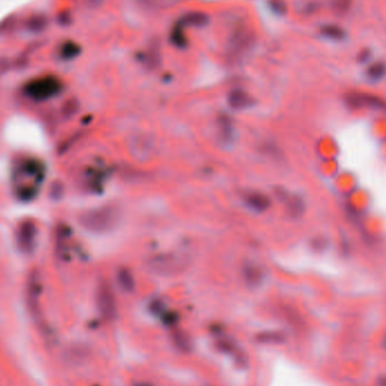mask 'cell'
<instances>
[{
    "label": "cell",
    "instance_id": "1",
    "mask_svg": "<svg viewBox=\"0 0 386 386\" xmlns=\"http://www.w3.org/2000/svg\"><path fill=\"white\" fill-rule=\"evenodd\" d=\"M185 261L175 254H158L148 261V268L156 273H177L184 269Z\"/></svg>",
    "mask_w": 386,
    "mask_h": 386
},
{
    "label": "cell",
    "instance_id": "2",
    "mask_svg": "<svg viewBox=\"0 0 386 386\" xmlns=\"http://www.w3.org/2000/svg\"><path fill=\"white\" fill-rule=\"evenodd\" d=\"M119 209L113 207H104L94 212L88 218L91 226L98 230H107L112 228L119 222Z\"/></svg>",
    "mask_w": 386,
    "mask_h": 386
},
{
    "label": "cell",
    "instance_id": "3",
    "mask_svg": "<svg viewBox=\"0 0 386 386\" xmlns=\"http://www.w3.org/2000/svg\"><path fill=\"white\" fill-rule=\"evenodd\" d=\"M62 87L61 82L54 76H48L34 80L27 85V91L33 95L54 94Z\"/></svg>",
    "mask_w": 386,
    "mask_h": 386
},
{
    "label": "cell",
    "instance_id": "4",
    "mask_svg": "<svg viewBox=\"0 0 386 386\" xmlns=\"http://www.w3.org/2000/svg\"><path fill=\"white\" fill-rule=\"evenodd\" d=\"M50 25V18L46 13L35 12L25 18L22 26L29 34H41L47 31Z\"/></svg>",
    "mask_w": 386,
    "mask_h": 386
},
{
    "label": "cell",
    "instance_id": "5",
    "mask_svg": "<svg viewBox=\"0 0 386 386\" xmlns=\"http://www.w3.org/2000/svg\"><path fill=\"white\" fill-rule=\"evenodd\" d=\"M244 202L255 213H264L271 205V200L267 194L259 191H249L244 194Z\"/></svg>",
    "mask_w": 386,
    "mask_h": 386
},
{
    "label": "cell",
    "instance_id": "6",
    "mask_svg": "<svg viewBox=\"0 0 386 386\" xmlns=\"http://www.w3.org/2000/svg\"><path fill=\"white\" fill-rule=\"evenodd\" d=\"M82 46L74 40H63L57 47V56L62 61H70L76 59L82 53Z\"/></svg>",
    "mask_w": 386,
    "mask_h": 386
},
{
    "label": "cell",
    "instance_id": "7",
    "mask_svg": "<svg viewBox=\"0 0 386 386\" xmlns=\"http://www.w3.org/2000/svg\"><path fill=\"white\" fill-rule=\"evenodd\" d=\"M228 104L232 109L240 111V110H245L252 107L254 104V99L248 92H245L240 88H236L229 92Z\"/></svg>",
    "mask_w": 386,
    "mask_h": 386
},
{
    "label": "cell",
    "instance_id": "8",
    "mask_svg": "<svg viewBox=\"0 0 386 386\" xmlns=\"http://www.w3.org/2000/svg\"><path fill=\"white\" fill-rule=\"evenodd\" d=\"M243 277L245 278V280H247L248 284L258 285L261 283V280L263 279V271L259 265L249 263L247 265H244Z\"/></svg>",
    "mask_w": 386,
    "mask_h": 386
},
{
    "label": "cell",
    "instance_id": "9",
    "mask_svg": "<svg viewBox=\"0 0 386 386\" xmlns=\"http://www.w3.org/2000/svg\"><path fill=\"white\" fill-rule=\"evenodd\" d=\"M183 22L184 24L201 28L204 27L205 25H208L209 16L201 12H191L185 15V17H183Z\"/></svg>",
    "mask_w": 386,
    "mask_h": 386
},
{
    "label": "cell",
    "instance_id": "10",
    "mask_svg": "<svg viewBox=\"0 0 386 386\" xmlns=\"http://www.w3.org/2000/svg\"><path fill=\"white\" fill-rule=\"evenodd\" d=\"M18 19L15 15L7 16L5 19L0 22V35L11 34L14 32V29L17 27Z\"/></svg>",
    "mask_w": 386,
    "mask_h": 386
},
{
    "label": "cell",
    "instance_id": "11",
    "mask_svg": "<svg viewBox=\"0 0 386 386\" xmlns=\"http://www.w3.org/2000/svg\"><path fill=\"white\" fill-rule=\"evenodd\" d=\"M118 279H119L120 285H121L124 289L129 290L133 287V284H134L133 278L128 269L122 268L121 270H120L118 274Z\"/></svg>",
    "mask_w": 386,
    "mask_h": 386
},
{
    "label": "cell",
    "instance_id": "12",
    "mask_svg": "<svg viewBox=\"0 0 386 386\" xmlns=\"http://www.w3.org/2000/svg\"><path fill=\"white\" fill-rule=\"evenodd\" d=\"M303 201L299 198H293L288 202V212L293 217H299L303 214Z\"/></svg>",
    "mask_w": 386,
    "mask_h": 386
},
{
    "label": "cell",
    "instance_id": "13",
    "mask_svg": "<svg viewBox=\"0 0 386 386\" xmlns=\"http://www.w3.org/2000/svg\"><path fill=\"white\" fill-rule=\"evenodd\" d=\"M73 21H74L73 15L69 11H67V9L66 11H61L60 13H58L56 17V22L60 27H69L70 25L73 24Z\"/></svg>",
    "mask_w": 386,
    "mask_h": 386
},
{
    "label": "cell",
    "instance_id": "14",
    "mask_svg": "<svg viewBox=\"0 0 386 386\" xmlns=\"http://www.w3.org/2000/svg\"><path fill=\"white\" fill-rule=\"evenodd\" d=\"M170 40L175 47L178 48H184L188 44L187 38L184 37V33L182 31H178L174 28V31L170 34Z\"/></svg>",
    "mask_w": 386,
    "mask_h": 386
},
{
    "label": "cell",
    "instance_id": "15",
    "mask_svg": "<svg viewBox=\"0 0 386 386\" xmlns=\"http://www.w3.org/2000/svg\"><path fill=\"white\" fill-rule=\"evenodd\" d=\"M220 129H222V134L225 137L226 136L227 138L229 137L230 138V133H232V125H230V120H228L227 118H225L222 120V122H220Z\"/></svg>",
    "mask_w": 386,
    "mask_h": 386
},
{
    "label": "cell",
    "instance_id": "16",
    "mask_svg": "<svg viewBox=\"0 0 386 386\" xmlns=\"http://www.w3.org/2000/svg\"><path fill=\"white\" fill-rule=\"evenodd\" d=\"M84 2L88 8L95 9V8H98L99 6H102L104 0H84Z\"/></svg>",
    "mask_w": 386,
    "mask_h": 386
}]
</instances>
